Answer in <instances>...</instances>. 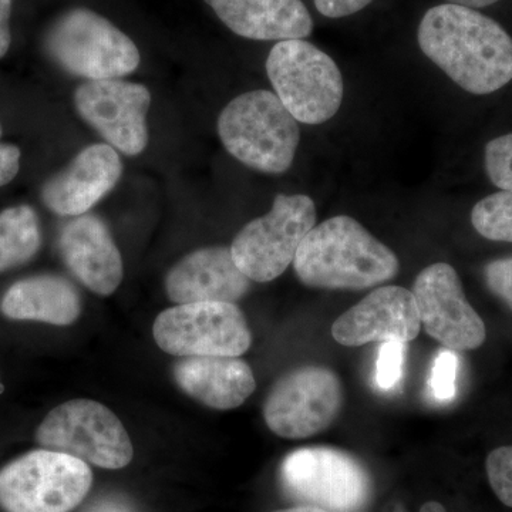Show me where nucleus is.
<instances>
[{
  "label": "nucleus",
  "instance_id": "c9c22d12",
  "mask_svg": "<svg viewBox=\"0 0 512 512\" xmlns=\"http://www.w3.org/2000/svg\"><path fill=\"white\" fill-rule=\"evenodd\" d=\"M0 134H2V127H0Z\"/></svg>",
  "mask_w": 512,
  "mask_h": 512
},
{
  "label": "nucleus",
  "instance_id": "a211bd4d",
  "mask_svg": "<svg viewBox=\"0 0 512 512\" xmlns=\"http://www.w3.org/2000/svg\"><path fill=\"white\" fill-rule=\"evenodd\" d=\"M235 35L284 40L311 36L313 20L302 0H204Z\"/></svg>",
  "mask_w": 512,
  "mask_h": 512
},
{
  "label": "nucleus",
  "instance_id": "72a5a7b5",
  "mask_svg": "<svg viewBox=\"0 0 512 512\" xmlns=\"http://www.w3.org/2000/svg\"><path fill=\"white\" fill-rule=\"evenodd\" d=\"M94 512H126L121 510L119 507H114V505H106V507L97 508Z\"/></svg>",
  "mask_w": 512,
  "mask_h": 512
},
{
  "label": "nucleus",
  "instance_id": "f8f14e48",
  "mask_svg": "<svg viewBox=\"0 0 512 512\" xmlns=\"http://www.w3.org/2000/svg\"><path fill=\"white\" fill-rule=\"evenodd\" d=\"M413 296L421 325L444 348L467 352L483 345L487 329L453 266L437 262L424 268L414 281Z\"/></svg>",
  "mask_w": 512,
  "mask_h": 512
},
{
  "label": "nucleus",
  "instance_id": "4468645a",
  "mask_svg": "<svg viewBox=\"0 0 512 512\" xmlns=\"http://www.w3.org/2000/svg\"><path fill=\"white\" fill-rule=\"evenodd\" d=\"M419 311L413 292L380 286L343 313L332 325L336 342L349 348L372 342L409 343L419 336Z\"/></svg>",
  "mask_w": 512,
  "mask_h": 512
},
{
  "label": "nucleus",
  "instance_id": "7ed1b4c3",
  "mask_svg": "<svg viewBox=\"0 0 512 512\" xmlns=\"http://www.w3.org/2000/svg\"><path fill=\"white\" fill-rule=\"evenodd\" d=\"M217 128L232 157L265 174L286 173L301 141L298 121L268 90H254L232 100L218 117Z\"/></svg>",
  "mask_w": 512,
  "mask_h": 512
},
{
  "label": "nucleus",
  "instance_id": "cd10ccee",
  "mask_svg": "<svg viewBox=\"0 0 512 512\" xmlns=\"http://www.w3.org/2000/svg\"><path fill=\"white\" fill-rule=\"evenodd\" d=\"M316 9L330 19L346 18L367 8L373 0H313Z\"/></svg>",
  "mask_w": 512,
  "mask_h": 512
},
{
  "label": "nucleus",
  "instance_id": "f3484780",
  "mask_svg": "<svg viewBox=\"0 0 512 512\" xmlns=\"http://www.w3.org/2000/svg\"><path fill=\"white\" fill-rule=\"evenodd\" d=\"M59 249L64 264L90 291L101 296L117 291L123 281V259L99 217L84 214L64 225Z\"/></svg>",
  "mask_w": 512,
  "mask_h": 512
},
{
  "label": "nucleus",
  "instance_id": "9b49d317",
  "mask_svg": "<svg viewBox=\"0 0 512 512\" xmlns=\"http://www.w3.org/2000/svg\"><path fill=\"white\" fill-rule=\"evenodd\" d=\"M343 400L342 382L333 370L296 367L272 386L264 404L265 423L282 439H308L332 426Z\"/></svg>",
  "mask_w": 512,
  "mask_h": 512
},
{
  "label": "nucleus",
  "instance_id": "a878e982",
  "mask_svg": "<svg viewBox=\"0 0 512 512\" xmlns=\"http://www.w3.org/2000/svg\"><path fill=\"white\" fill-rule=\"evenodd\" d=\"M406 343L383 342L376 362V384L380 390L390 392L396 389L403 376Z\"/></svg>",
  "mask_w": 512,
  "mask_h": 512
},
{
  "label": "nucleus",
  "instance_id": "6e6552de",
  "mask_svg": "<svg viewBox=\"0 0 512 512\" xmlns=\"http://www.w3.org/2000/svg\"><path fill=\"white\" fill-rule=\"evenodd\" d=\"M36 440L49 450L107 470L127 467L134 456L119 417L94 400L74 399L57 406L36 430Z\"/></svg>",
  "mask_w": 512,
  "mask_h": 512
},
{
  "label": "nucleus",
  "instance_id": "39448f33",
  "mask_svg": "<svg viewBox=\"0 0 512 512\" xmlns=\"http://www.w3.org/2000/svg\"><path fill=\"white\" fill-rule=\"evenodd\" d=\"M266 73L276 96L298 123H326L342 106L343 77L338 64L306 40L276 43L266 59Z\"/></svg>",
  "mask_w": 512,
  "mask_h": 512
},
{
  "label": "nucleus",
  "instance_id": "b1692460",
  "mask_svg": "<svg viewBox=\"0 0 512 512\" xmlns=\"http://www.w3.org/2000/svg\"><path fill=\"white\" fill-rule=\"evenodd\" d=\"M458 366L460 360L454 350L441 349L434 357L429 384L431 396L437 402L448 403L456 397Z\"/></svg>",
  "mask_w": 512,
  "mask_h": 512
},
{
  "label": "nucleus",
  "instance_id": "f03ea898",
  "mask_svg": "<svg viewBox=\"0 0 512 512\" xmlns=\"http://www.w3.org/2000/svg\"><path fill=\"white\" fill-rule=\"evenodd\" d=\"M293 269L308 288L365 291L396 278L400 262L355 218L338 215L311 229L296 252Z\"/></svg>",
  "mask_w": 512,
  "mask_h": 512
},
{
  "label": "nucleus",
  "instance_id": "2eb2a0df",
  "mask_svg": "<svg viewBox=\"0 0 512 512\" xmlns=\"http://www.w3.org/2000/svg\"><path fill=\"white\" fill-rule=\"evenodd\" d=\"M121 174L123 164L116 148L92 144L43 185L42 201L60 217H80L114 190Z\"/></svg>",
  "mask_w": 512,
  "mask_h": 512
},
{
  "label": "nucleus",
  "instance_id": "5701e85b",
  "mask_svg": "<svg viewBox=\"0 0 512 512\" xmlns=\"http://www.w3.org/2000/svg\"><path fill=\"white\" fill-rule=\"evenodd\" d=\"M485 173L501 191H512V133L491 140L484 151Z\"/></svg>",
  "mask_w": 512,
  "mask_h": 512
},
{
  "label": "nucleus",
  "instance_id": "393cba45",
  "mask_svg": "<svg viewBox=\"0 0 512 512\" xmlns=\"http://www.w3.org/2000/svg\"><path fill=\"white\" fill-rule=\"evenodd\" d=\"M488 483L498 500L512 508V446L495 448L485 461Z\"/></svg>",
  "mask_w": 512,
  "mask_h": 512
},
{
  "label": "nucleus",
  "instance_id": "423d86ee",
  "mask_svg": "<svg viewBox=\"0 0 512 512\" xmlns=\"http://www.w3.org/2000/svg\"><path fill=\"white\" fill-rule=\"evenodd\" d=\"M93 484L86 461L60 451H30L0 470V507L6 512H70Z\"/></svg>",
  "mask_w": 512,
  "mask_h": 512
},
{
  "label": "nucleus",
  "instance_id": "aec40b11",
  "mask_svg": "<svg viewBox=\"0 0 512 512\" xmlns=\"http://www.w3.org/2000/svg\"><path fill=\"white\" fill-rule=\"evenodd\" d=\"M0 311L13 320L69 326L82 313V299L72 282L59 275H36L10 286Z\"/></svg>",
  "mask_w": 512,
  "mask_h": 512
},
{
  "label": "nucleus",
  "instance_id": "20e7f679",
  "mask_svg": "<svg viewBox=\"0 0 512 512\" xmlns=\"http://www.w3.org/2000/svg\"><path fill=\"white\" fill-rule=\"evenodd\" d=\"M47 55L73 76L89 80L121 79L140 64L136 43L93 10L63 13L47 32Z\"/></svg>",
  "mask_w": 512,
  "mask_h": 512
},
{
  "label": "nucleus",
  "instance_id": "1a4fd4ad",
  "mask_svg": "<svg viewBox=\"0 0 512 512\" xmlns=\"http://www.w3.org/2000/svg\"><path fill=\"white\" fill-rule=\"evenodd\" d=\"M285 490L305 505L330 512H362L372 480L356 457L332 447H305L282 461Z\"/></svg>",
  "mask_w": 512,
  "mask_h": 512
},
{
  "label": "nucleus",
  "instance_id": "9d476101",
  "mask_svg": "<svg viewBox=\"0 0 512 512\" xmlns=\"http://www.w3.org/2000/svg\"><path fill=\"white\" fill-rule=\"evenodd\" d=\"M158 348L180 357H239L252 345L247 318L235 303H184L154 322Z\"/></svg>",
  "mask_w": 512,
  "mask_h": 512
},
{
  "label": "nucleus",
  "instance_id": "f257e3e1",
  "mask_svg": "<svg viewBox=\"0 0 512 512\" xmlns=\"http://www.w3.org/2000/svg\"><path fill=\"white\" fill-rule=\"evenodd\" d=\"M417 40L427 59L468 93L485 96L512 80V37L480 10L434 6L421 19Z\"/></svg>",
  "mask_w": 512,
  "mask_h": 512
},
{
  "label": "nucleus",
  "instance_id": "7c9ffc66",
  "mask_svg": "<svg viewBox=\"0 0 512 512\" xmlns=\"http://www.w3.org/2000/svg\"><path fill=\"white\" fill-rule=\"evenodd\" d=\"M446 2L454 3V5L466 6V8L480 10L488 8V6H493L495 3L500 2V0H446Z\"/></svg>",
  "mask_w": 512,
  "mask_h": 512
},
{
  "label": "nucleus",
  "instance_id": "f704fd0d",
  "mask_svg": "<svg viewBox=\"0 0 512 512\" xmlns=\"http://www.w3.org/2000/svg\"><path fill=\"white\" fill-rule=\"evenodd\" d=\"M5 392V386H3L2 380H0V394Z\"/></svg>",
  "mask_w": 512,
  "mask_h": 512
},
{
  "label": "nucleus",
  "instance_id": "c85d7f7f",
  "mask_svg": "<svg viewBox=\"0 0 512 512\" xmlns=\"http://www.w3.org/2000/svg\"><path fill=\"white\" fill-rule=\"evenodd\" d=\"M20 170V150L13 144H0V188L8 185Z\"/></svg>",
  "mask_w": 512,
  "mask_h": 512
},
{
  "label": "nucleus",
  "instance_id": "bb28decb",
  "mask_svg": "<svg viewBox=\"0 0 512 512\" xmlns=\"http://www.w3.org/2000/svg\"><path fill=\"white\" fill-rule=\"evenodd\" d=\"M487 288L512 311V258L495 259L484 266Z\"/></svg>",
  "mask_w": 512,
  "mask_h": 512
},
{
  "label": "nucleus",
  "instance_id": "2f4dec72",
  "mask_svg": "<svg viewBox=\"0 0 512 512\" xmlns=\"http://www.w3.org/2000/svg\"><path fill=\"white\" fill-rule=\"evenodd\" d=\"M274 512H330L323 510V508L313 507V505H298V507L285 508V510H278Z\"/></svg>",
  "mask_w": 512,
  "mask_h": 512
},
{
  "label": "nucleus",
  "instance_id": "0eeeda50",
  "mask_svg": "<svg viewBox=\"0 0 512 512\" xmlns=\"http://www.w3.org/2000/svg\"><path fill=\"white\" fill-rule=\"evenodd\" d=\"M316 225V205L303 194H278L271 211L239 231L231 245L232 259L251 281L279 278L293 264L303 239Z\"/></svg>",
  "mask_w": 512,
  "mask_h": 512
},
{
  "label": "nucleus",
  "instance_id": "412c9836",
  "mask_svg": "<svg viewBox=\"0 0 512 512\" xmlns=\"http://www.w3.org/2000/svg\"><path fill=\"white\" fill-rule=\"evenodd\" d=\"M42 245L39 218L29 205L0 212V272L29 262Z\"/></svg>",
  "mask_w": 512,
  "mask_h": 512
},
{
  "label": "nucleus",
  "instance_id": "6ab92c4d",
  "mask_svg": "<svg viewBox=\"0 0 512 512\" xmlns=\"http://www.w3.org/2000/svg\"><path fill=\"white\" fill-rule=\"evenodd\" d=\"M173 375L185 394L215 410L237 409L256 389L254 372L239 357H183Z\"/></svg>",
  "mask_w": 512,
  "mask_h": 512
},
{
  "label": "nucleus",
  "instance_id": "c756f323",
  "mask_svg": "<svg viewBox=\"0 0 512 512\" xmlns=\"http://www.w3.org/2000/svg\"><path fill=\"white\" fill-rule=\"evenodd\" d=\"M13 0H0V59L8 53L12 35H10V15Z\"/></svg>",
  "mask_w": 512,
  "mask_h": 512
},
{
  "label": "nucleus",
  "instance_id": "4be33fe9",
  "mask_svg": "<svg viewBox=\"0 0 512 512\" xmlns=\"http://www.w3.org/2000/svg\"><path fill=\"white\" fill-rule=\"evenodd\" d=\"M471 224L481 237L512 244V191H500L478 201Z\"/></svg>",
  "mask_w": 512,
  "mask_h": 512
},
{
  "label": "nucleus",
  "instance_id": "ddd939ff",
  "mask_svg": "<svg viewBox=\"0 0 512 512\" xmlns=\"http://www.w3.org/2000/svg\"><path fill=\"white\" fill-rule=\"evenodd\" d=\"M150 104L146 86L120 79L89 80L74 92L77 114L109 146L130 157L146 150Z\"/></svg>",
  "mask_w": 512,
  "mask_h": 512
},
{
  "label": "nucleus",
  "instance_id": "473e14b6",
  "mask_svg": "<svg viewBox=\"0 0 512 512\" xmlns=\"http://www.w3.org/2000/svg\"><path fill=\"white\" fill-rule=\"evenodd\" d=\"M420 512H447L443 504L439 501H427L421 505Z\"/></svg>",
  "mask_w": 512,
  "mask_h": 512
},
{
  "label": "nucleus",
  "instance_id": "dca6fc26",
  "mask_svg": "<svg viewBox=\"0 0 512 512\" xmlns=\"http://www.w3.org/2000/svg\"><path fill=\"white\" fill-rule=\"evenodd\" d=\"M251 289V279L232 259L231 248H201L184 256L165 276V292L177 305L237 303Z\"/></svg>",
  "mask_w": 512,
  "mask_h": 512
}]
</instances>
